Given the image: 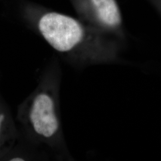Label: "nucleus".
Returning <instances> with one entry per match:
<instances>
[{"label":"nucleus","mask_w":161,"mask_h":161,"mask_svg":"<svg viewBox=\"0 0 161 161\" xmlns=\"http://www.w3.org/2000/svg\"><path fill=\"white\" fill-rule=\"evenodd\" d=\"M38 28L53 48L72 53L79 64L86 67L119 60L122 41L104 34L80 19L49 12L41 18Z\"/></svg>","instance_id":"nucleus-1"},{"label":"nucleus","mask_w":161,"mask_h":161,"mask_svg":"<svg viewBox=\"0 0 161 161\" xmlns=\"http://www.w3.org/2000/svg\"><path fill=\"white\" fill-rule=\"evenodd\" d=\"M80 19L92 28L124 41L126 34L117 0H74Z\"/></svg>","instance_id":"nucleus-2"},{"label":"nucleus","mask_w":161,"mask_h":161,"mask_svg":"<svg viewBox=\"0 0 161 161\" xmlns=\"http://www.w3.org/2000/svg\"><path fill=\"white\" fill-rule=\"evenodd\" d=\"M30 119L35 132L46 138H52L59 130V121L53 98L47 93H41L34 99Z\"/></svg>","instance_id":"nucleus-3"},{"label":"nucleus","mask_w":161,"mask_h":161,"mask_svg":"<svg viewBox=\"0 0 161 161\" xmlns=\"http://www.w3.org/2000/svg\"><path fill=\"white\" fill-rule=\"evenodd\" d=\"M4 119V115L3 114H0V127H1V125L2 122Z\"/></svg>","instance_id":"nucleus-4"},{"label":"nucleus","mask_w":161,"mask_h":161,"mask_svg":"<svg viewBox=\"0 0 161 161\" xmlns=\"http://www.w3.org/2000/svg\"><path fill=\"white\" fill-rule=\"evenodd\" d=\"M11 161H24L23 159L19 158H13L10 160Z\"/></svg>","instance_id":"nucleus-5"}]
</instances>
